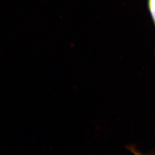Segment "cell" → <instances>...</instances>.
Returning a JSON list of instances; mask_svg holds the SVG:
<instances>
[{
  "mask_svg": "<svg viewBox=\"0 0 155 155\" xmlns=\"http://www.w3.org/2000/svg\"><path fill=\"white\" fill-rule=\"evenodd\" d=\"M148 5L151 16L155 25V0H148Z\"/></svg>",
  "mask_w": 155,
  "mask_h": 155,
  "instance_id": "1",
  "label": "cell"
}]
</instances>
